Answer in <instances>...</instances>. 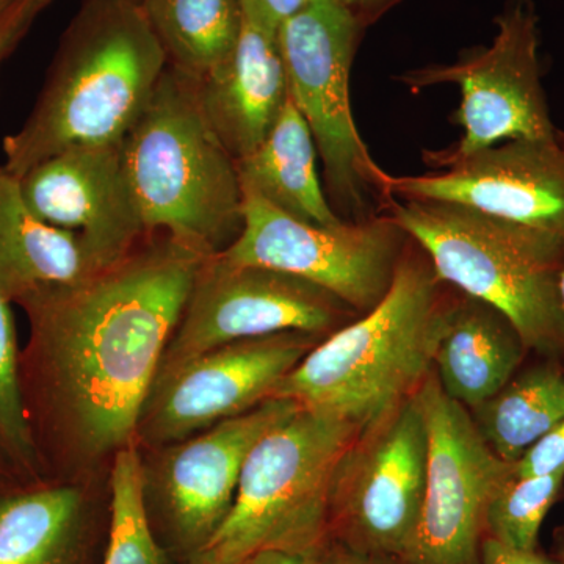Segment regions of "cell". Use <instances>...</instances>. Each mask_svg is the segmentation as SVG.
<instances>
[{"instance_id":"1","label":"cell","mask_w":564,"mask_h":564,"mask_svg":"<svg viewBox=\"0 0 564 564\" xmlns=\"http://www.w3.org/2000/svg\"><path fill=\"white\" fill-rule=\"evenodd\" d=\"M206 256L150 234L98 273L22 304V406L46 480L106 477L135 444L144 400Z\"/></svg>"},{"instance_id":"2","label":"cell","mask_w":564,"mask_h":564,"mask_svg":"<svg viewBox=\"0 0 564 564\" xmlns=\"http://www.w3.org/2000/svg\"><path fill=\"white\" fill-rule=\"evenodd\" d=\"M166 66L141 0H84L31 115L3 139V169L21 177L58 152L121 143Z\"/></svg>"},{"instance_id":"3","label":"cell","mask_w":564,"mask_h":564,"mask_svg":"<svg viewBox=\"0 0 564 564\" xmlns=\"http://www.w3.org/2000/svg\"><path fill=\"white\" fill-rule=\"evenodd\" d=\"M413 240L377 306L323 337L273 392L302 410L369 425L415 395L433 370L448 303Z\"/></svg>"},{"instance_id":"4","label":"cell","mask_w":564,"mask_h":564,"mask_svg":"<svg viewBox=\"0 0 564 564\" xmlns=\"http://www.w3.org/2000/svg\"><path fill=\"white\" fill-rule=\"evenodd\" d=\"M122 162L148 234L203 256L225 251L243 228L237 161L204 113L199 79L166 66L121 141Z\"/></svg>"},{"instance_id":"5","label":"cell","mask_w":564,"mask_h":564,"mask_svg":"<svg viewBox=\"0 0 564 564\" xmlns=\"http://www.w3.org/2000/svg\"><path fill=\"white\" fill-rule=\"evenodd\" d=\"M388 215L444 284L491 304L513 322L530 351L564 364L563 237L448 203L393 198Z\"/></svg>"},{"instance_id":"6","label":"cell","mask_w":564,"mask_h":564,"mask_svg":"<svg viewBox=\"0 0 564 564\" xmlns=\"http://www.w3.org/2000/svg\"><path fill=\"white\" fill-rule=\"evenodd\" d=\"M359 432L355 423L302 408L274 425L248 455L231 511L188 564L321 551L329 540L334 473Z\"/></svg>"},{"instance_id":"7","label":"cell","mask_w":564,"mask_h":564,"mask_svg":"<svg viewBox=\"0 0 564 564\" xmlns=\"http://www.w3.org/2000/svg\"><path fill=\"white\" fill-rule=\"evenodd\" d=\"M366 28L336 0H310L276 31L289 98L313 133L326 198L345 221L388 214L389 174L373 161L352 118L350 76Z\"/></svg>"},{"instance_id":"8","label":"cell","mask_w":564,"mask_h":564,"mask_svg":"<svg viewBox=\"0 0 564 564\" xmlns=\"http://www.w3.org/2000/svg\"><path fill=\"white\" fill-rule=\"evenodd\" d=\"M496 25L491 46L466 51L454 65L426 66L399 77L413 93L441 84L462 90L452 118L463 129L462 140L451 150L426 152V162L464 158L500 141L558 135L541 80L540 18L532 0H510Z\"/></svg>"},{"instance_id":"9","label":"cell","mask_w":564,"mask_h":564,"mask_svg":"<svg viewBox=\"0 0 564 564\" xmlns=\"http://www.w3.org/2000/svg\"><path fill=\"white\" fill-rule=\"evenodd\" d=\"M299 410L267 400L187 440L141 451L152 532L173 564H188L231 511L245 462L259 440Z\"/></svg>"},{"instance_id":"10","label":"cell","mask_w":564,"mask_h":564,"mask_svg":"<svg viewBox=\"0 0 564 564\" xmlns=\"http://www.w3.org/2000/svg\"><path fill=\"white\" fill-rule=\"evenodd\" d=\"M426 459L429 434L415 393L364 426L337 464L329 538L399 563L421 516Z\"/></svg>"},{"instance_id":"11","label":"cell","mask_w":564,"mask_h":564,"mask_svg":"<svg viewBox=\"0 0 564 564\" xmlns=\"http://www.w3.org/2000/svg\"><path fill=\"white\" fill-rule=\"evenodd\" d=\"M408 242V234L388 214L315 225L243 191L242 231L221 254L313 282L362 315L391 289Z\"/></svg>"},{"instance_id":"12","label":"cell","mask_w":564,"mask_h":564,"mask_svg":"<svg viewBox=\"0 0 564 564\" xmlns=\"http://www.w3.org/2000/svg\"><path fill=\"white\" fill-rule=\"evenodd\" d=\"M356 317L348 304L313 282L217 252L196 272L159 372L237 340L291 332L326 337Z\"/></svg>"},{"instance_id":"13","label":"cell","mask_w":564,"mask_h":564,"mask_svg":"<svg viewBox=\"0 0 564 564\" xmlns=\"http://www.w3.org/2000/svg\"><path fill=\"white\" fill-rule=\"evenodd\" d=\"M417 399L429 434L425 492L413 540L397 564H480L486 507L514 464L494 454L433 370Z\"/></svg>"},{"instance_id":"14","label":"cell","mask_w":564,"mask_h":564,"mask_svg":"<svg viewBox=\"0 0 564 564\" xmlns=\"http://www.w3.org/2000/svg\"><path fill=\"white\" fill-rule=\"evenodd\" d=\"M322 339L291 332L237 340L162 370L137 423V447L187 440L272 400L285 375Z\"/></svg>"},{"instance_id":"15","label":"cell","mask_w":564,"mask_h":564,"mask_svg":"<svg viewBox=\"0 0 564 564\" xmlns=\"http://www.w3.org/2000/svg\"><path fill=\"white\" fill-rule=\"evenodd\" d=\"M440 173L395 177L388 191L404 202L456 204L564 239V144L511 140L451 161Z\"/></svg>"},{"instance_id":"16","label":"cell","mask_w":564,"mask_h":564,"mask_svg":"<svg viewBox=\"0 0 564 564\" xmlns=\"http://www.w3.org/2000/svg\"><path fill=\"white\" fill-rule=\"evenodd\" d=\"M20 187L33 214L55 228L80 234L106 263L120 261L150 236L121 143L58 152L21 176Z\"/></svg>"},{"instance_id":"17","label":"cell","mask_w":564,"mask_h":564,"mask_svg":"<svg viewBox=\"0 0 564 564\" xmlns=\"http://www.w3.org/2000/svg\"><path fill=\"white\" fill-rule=\"evenodd\" d=\"M109 478L0 489V564H102Z\"/></svg>"},{"instance_id":"18","label":"cell","mask_w":564,"mask_h":564,"mask_svg":"<svg viewBox=\"0 0 564 564\" xmlns=\"http://www.w3.org/2000/svg\"><path fill=\"white\" fill-rule=\"evenodd\" d=\"M204 113L236 161L261 147L289 99L276 32L243 17L236 50L199 79Z\"/></svg>"},{"instance_id":"19","label":"cell","mask_w":564,"mask_h":564,"mask_svg":"<svg viewBox=\"0 0 564 564\" xmlns=\"http://www.w3.org/2000/svg\"><path fill=\"white\" fill-rule=\"evenodd\" d=\"M107 265L80 234L55 228L33 214L22 198L20 177L0 166V293L11 304L21 307Z\"/></svg>"},{"instance_id":"20","label":"cell","mask_w":564,"mask_h":564,"mask_svg":"<svg viewBox=\"0 0 564 564\" xmlns=\"http://www.w3.org/2000/svg\"><path fill=\"white\" fill-rule=\"evenodd\" d=\"M529 352L507 315L463 293L445 310L433 372L452 400L473 410L508 383Z\"/></svg>"},{"instance_id":"21","label":"cell","mask_w":564,"mask_h":564,"mask_svg":"<svg viewBox=\"0 0 564 564\" xmlns=\"http://www.w3.org/2000/svg\"><path fill=\"white\" fill-rule=\"evenodd\" d=\"M317 148L306 121L289 98L272 131L247 158L237 161L243 191L261 196L299 220L336 226L334 212L317 173Z\"/></svg>"},{"instance_id":"22","label":"cell","mask_w":564,"mask_h":564,"mask_svg":"<svg viewBox=\"0 0 564 564\" xmlns=\"http://www.w3.org/2000/svg\"><path fill=\"white\" fill-rule=\"evenodd\" d=\"M467 411L494 454L503 462L518 463L564 419V364L541 358L519 369L499 392Z\"/></svg>"},{"instance_id":"23","label":"cell","mask_w":564,"mask_h":564,"mask_svg":"<svg viewBox=\"0 0 564 564\" xmlns=\"http://www.w3.org/2000/svg\"><path fill=\"white\" fill-rule=\"evenodd\" d=\"M170 65L204 79L236 50L243 25L239 0H141Z\"/></svg>"},{"instance_id":"24","label":"cell","mask_w":564,"mask_h":564,"mask_svg":"<svg viewBox=\"0 0 564 564\" xmlns=\"http://www.w3.org/2000/svg\"><path fill=\"white\" fill-rule=\"evenodd\" d=\"M109 484L110 522L102 564H173L152 532L135 444L115 456Z\"/></svg>"},{"instance_id":"25","label":"cell","mask_w":564,"mask_h":564,"mask_svg":"<svg viewBox=\"0 0 564 564\" xmlns=\"http://www.w3.org/2000/svg\"><path fill=\"white\" fill-rule=\"evenodd\" d=\"M564 494V469L521 477L513 473L497 486L485 516V536L518 551L538 549L541 527Z\"/></svg>"},{"instance_id":"26","label":"cell","mask_w":564,"mask_h":564,"mask_svg":"<svg viewBox=\"0 0 564 564\" xmlns=\"http://www.w3.org/2000/svg\"><path fill=\"white\" fill-rule=\"evenodd\" d=\"M20 356L11 303L0 293V458L22 485L46 480L22 406Z\"/></svg>"},{"instance_id":"27","label":"cell","mask_w":564,"mask_h":564,"mask_svg":"<svg viewBox=\"0 0 564 564\" xmlns=\"http://www.w3.org/2000/svg\"><path fill=\"white\" fill-rule=\"evenodd\" d=\"M52 0H17L0 14V69Z\"/></svg>"},{"instance_id":"28","label":"cell","mask_w":564,"mask_h":564,"mask_svg":"<svg viewBox=\"0 0 564 564\" xmlns=\"http://www.w3.org/2000/svg\"><path fill=\"white\" fill-rule=\"evenodd\" d=\"M562 469H564V419L532 445L518 463H514V474L521 477L547 475Z\"/></svg>"},{"instance_id":"29","label":"cell","mask_w":564,"mask_h":564,"mask_svg":"<svg viewBox=\"0 0 564 564\" xmlns=\"http://www.w3.org/2000/svg\"><path fill=\"white\" fill-rule=\"evenodd\" d=\"M243 17L261 28L276 32L278 28L310 0H239Z\"/></svg>"},{"instance_id":"30","label":"cell","mask_w":564,"mask_h":564,"mask_svg":"<svg viewBox=\"0 0 564 564\" xmlns=\"http://www.w3.org/2000/svg\"><path fill=\"white\" fill-rule=\"evenodd\" d=\"M480 564H562L558 560L543 554L540 549L518 551L485 536L481 543Z\"/></svg>"},{"instance_id":"31","label":"cell","mask_w":564,"mask_h":564,"mask_svg":"<svg viewBox=\"0 0 564 564\" xmlns=\"http://www.w3.org/2000/svg\"><path fill=\"white\" fill-rule=\"evenodd\" d=\"M311 564H392L373 556L364 555L340 541L329 538L328 543L314 555Z\"/></svg>"},{"instance_id":"32","label":"cell","mask_w":564,"mask_h":564,"mask_svg":"<svg viewBox=\"0 0 564 564\" xmlns=\"http://www.w3.org/2000/svg\"><path fill=\"white\" fill-rule=\"evenodd\" d=\"M345 10L350 11L364 28L373 24L402 0H336Z\"/></svg>"},{"instance_id":"33","label":"cell","mask_w":564,"mask_h":564,"mask_svg":"<svg viewBox=\"0 0 564 564\" xmlns=\"http://www.w3.org/2000/svg\"><path fill=\"white\" fill-rule=\"evenodd\" d=\"M317 554V552H315ZM315 554H289V552H262L245 564H311Z\"/></svg>"},{"instance_id":"34","label":"cell","mask_w":564,"mask_h":564,"mask_svg":"<svg viewBox=\"0 0 564 564\" xmlns=\"http://www.w3.org/2000/svg\"><path fill=\"white\" fill-rule=\"evenodd\" d=\"M14 485L22 484L18 480L17 475L13 474V470L10 469L9 464L0 458V489L10 488V486Z\"/></svg>"},{"instance_id":"35","label":"cell","mask_w":564,"mask_h":564,"mask_svg":"<svg viewBox=\"0 0 564 564\" xmlns=\"http://www.w3.org/2000/svg\"><path fill=\"white\" fill-rule=\"evenodd\" d=\"M555 543H556L555 558L558 560L560 563L564 564V525L560 527V529L556 530Z\"/></svg>"},{"instance_id":"36","label":"cell","mask_w":564,"mask_h":564,"mask_svg":"<svg viewBox=\"0 0 564 564\" xmlns=\"http://www.w3.org/2000/svg\"><path fill=\"white\" fill-rule=\"evenodd\" d=\"M558 299H560V306H562V313L564 317V267L562 270V273H560L558 278Z\"/></svg>"},{"instance_id":"37","label":"cell","mask_w":564,"mask_h":564,"mask_svg":"<svg viewBox=\"0 0 564 564\" xmlns=\"http://www.w3.org/2000/svg\"><path fill=\"white\" fill-rule=\"evenodd\" d=\"M17 0H0V14L3 13L9 7L13 6Z\"/></svg>"},{"instance_id":"38","label":"cell","mask_w":564,"mask_h":564,"mask_svg":"<svg viewBox=\"0 0 564 564\" xmlns=\"http://www.w3.org/2000/svg\"><path fill=\"white\" fill-rule=\"evenodd\" d=\"M558 139H560V141H562V143L564 144V132L558 131Z\"/></svg>"}]
</instances>
